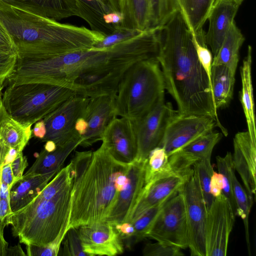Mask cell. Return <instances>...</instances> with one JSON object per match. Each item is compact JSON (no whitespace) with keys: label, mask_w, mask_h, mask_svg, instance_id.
I'll return each instance as SVG.
<instances>
[{"label":"cell","mask_w":256,"mask_h":256,"mask_svg":"<svg viewBox=\"0 0 256 256\" xmlns=\"http://www.w3.org/2000/svg\"><path fill=\"white\" fill-rule=\"evenodd\" d=\"M164 204L150 208L132 223L134 228L132 238L134 244L138 243L147 238V234L154 221Z\"/></svg>","instance_id":"obj_36"},{"label":"cell","mask_w":256,"mask_h":256,"mask_svg":"<svg viewBox=\"0 0 256 256\" xmlns=\"http://www.w3.org/2000/svg\"><path fill=\"white\" fill-rule=\"evenodd\" d=\"M223 188L222 176L220 172L214 171L210 182V192L212 195L216 198L222 194Z\"/></svg>","instance_id":"obj_45"},{"label":"cell","mask_w":256,"mask_h":256,"mask_svg":"<svg viewBox=\"0 0 256 256\" xmlns=\"http://www.w3.org/2000/svg\"><path fill=\"white\" fill-rule=\"evenodd\" d=\"M193 166V176L201 192L208 210L214 198L210 192V182L214 169L210 159H204L196 162Z\"/></svg>","instance_id":"obj_33"},{"label":"cell","mask_w":256,"mask_h":256,"mask_svg":"<svg viewBox=\"0 0 256 256\" xmlns=\"http://www.w3.org/2000/svg\"><path fill=\"white\" fill-rule=\"evenodd\" d=\"M19 153L16 149L8 148L5 156L4 165L11 163Z\"/></svg>","instance_id":"obj_53"},{"label":"cell","mask_w":256,"mask_h":256,"mask_svg":"<svg viewBox=\"0 0 256 256\" xmlns=\"http://www.w3.org/2000/svg\"><path fill=\"white\" fill-rule=\"evenodd\" d=\"M214 0H178L180 10L194 36H197L204 31L203 26Z\"/></svg>","instance_id":"obj_30"},{"label":"cell","mask_w":256,"mask_h":256,"mask_svg":"<svg viewBox=\"0 0 256 256\" xmlns=\"http://www.w3.org/2000/svg\"><path fill=\"white\" fill-rule=\"evenodd\" d=\"M116 94L102 95L90 98L82 116L87 122L86 132L81 137L80 146L86 148L102 140V134L115 117Z\"/></svg>","instance_id":"obj_18"},{"label":"cell","mask_w":256,"mask_h":256,"mask_svg":"<svg viewBox=\"0 0 256 256\" xmlns=\"http://www.w3.org/2000/svg\"><path fill=\"white\" fill-rule=\"evenodd\" d=\"M90 98L76 94L69 98L43 120L46 134L43 142L52 140L56 146H62L81 138L75 129L77 120L80 118Z\"/></svg>","instance_id":"obj_9"},{"label":"cell","mask_w":256,"mask_h":256,"mask_svg":"<svg viewBox=\"0 0 256 256\" xmlns=\"http://www.w3.org/2000/svg\"><path fill=\"white\" fill-rule=\"evenodd\" d=\"M222 136L221 132L212 130L172 154L169 156L172 168L178 170L189 168L200 160L210 159L214 147Z\"/></svg>","instance_id":"obj_22"},{"label":"cell","mask_w":256,"mask_h":256,"mask_svg":"<svg viewBox=\"0 0 256 256\" xmlns=\"http://www.w3.org/2000/svg\"><path fill=\"white\" fill-rule=\"evenodd\" d=\"M0 26L18 58L44 60L92 48L106 36L84 26L62 24L0 2Z\"/></svg>","instance_id":"obj_2"},{"label":"cell","mask_w":256,"mask_h":256,"mask_svg":"<svg viewBox=\"0 0 256 256\" xmlns=\"http://www.w3.org/2000/svg\"><path fill=\"white\" fill-rule=\"evenodd\" d=\"M0 182L10 188L16 182L11 167V163L3 166L0 174Z\"/></svg>","instance_id":"obj_48"},{"label":"cell","mask_w":256,"mask_h":256,"mask_svg":"<svg viewBox=\"0 0 256 256\" xmlns=\"http://www.w3.org/2000/svg\"><path fill=\"white\" fill-rule=\"evenodd\" d=\"M66 234H60L50 244L46 246L26 245V256H56L60 252V246Z\"/></svg>","instance_id":"obj_41"},{"label":"cell","mask_w":256,"mask_h":256,"mask_svg":"<svg viewBox=\"0 0 256 256\" xmlns=\"http://www.w3.org/2000/svg\"><path fill=\"white\" fill-rule=\"evenodd\" d=\"M232 155L234 170L240 176L249 196L255 198L256 190V141L248 131L237 132L233 139Z\"/></svg>","instance_id":"obj_19"},{"label":"cell","mask_w":256,"mask_h":256,"mask_svg":"<svg viewBox=\"0 0 256 256\" xmlns=\"http://www.w3.org/2000/svg\"><path fill=\"white\" fill-rule=\"evenodd\" d=\"M146 160H135L128 165L126 173L128 181L118 192L106 220L114 226L126 221L138 201L145 184Z\"/></svg>","instance_id":"obj_17"},{"label":"cell","mask_w":256,"mask_h":256,"mask_svg":"<svg viewBox=\"0 0 256 256\" xmlns=\"http://www.w3.org/2000/svg\"><path fill=\"white\" fill-rule=\"evenodd\" d=\"M178 113L170 102L163 100L142 118L132 120L137 143L135 160H145L160 143L168 124Z\"/></svg>","instance_id":"obj_10"},{"label":"cell","mask_w":256,"mask_h":256,"mask_svg":"<svg viewBox=\"0 0 256 256\" xmlns=\"http://www.w3.org/2000/svg\"><path fill=\"white\" fill-rule=\"evenodd\" d=\"M217 126L211 117L178 113L168 124L158 146L162 148L168 156L184 148Z\"/></svg>","instance_id":"obj_11"},{"label":"cell","mask_w":256,"mask_h":256,"mask_svg":"<svg viewBox=\"0 0 256 256\" xmlns=\"http://www.w3.org/2000/svg\"><path fill=\"white\" fill-rule=\"evenodd\" d=\"M185 200L189 245L192 256H206L207 210L193 174L182 190Z\"/></svg>","instance_id":"obj_14"},{"label":"cell","mask_w":256,"mask_h":256,"mask_svg":"<svg viewBox=\"0 0 256 256\" xmlns=\"http://www.w3.org/2000/svg\"><path fill=\"white\" fill-rule=\"evenodd\" d=\"M233 191L236 204V216H240L243 220L248 250L249 254L250 255L248 218L253 200L249 196L236 176H234L233 180Z\"/></svg>","instance_id":"obj_32"},{"label":"cell","mask_w":256,"mask_h":256,"mask_svg":"<svg viewBox=\"0 0 256 256\" xmlns=\"http://www.w3.org/2000/svg\"><path fill=\"white\" fill-rule=\"evenodd\" d=\"M114 226L122 240H128L132 238L134 232L132 224L129 222H124Z\"/></svg>","instance_id":"obj_47"},{"label":"cell","mask_w":256,"mask_h":256,"mask_svg":"<svg viewBox=\"0 0 256 256\" xmlns=\"http://www.w3.org/2000/svg\"><path fill=\"white\" fill-rule=\"evenodd\" d=\"M0 2L56 21L72 16L80 17L76 0H0Z\"/></svg>","instance_id":"obj_21"},{"label":"cell","mask_w":256,"mask_h":256,"mask_svg":"<svg viewBox=\"0 0 256 256\" xmlns=\"http://www.w3.org/2000/svg\"><path fill=\"white\" fill-rule=\"evenodd\" d=\"M72 184L52 198L39 194L26 206L13 212L8 220L13 236L26 245L46 246L66 234L70 216Z\"/></svg>","instance_id":"obj_4"},{"label":"cell","mask_w":256,"mask_h":256,"mask_svg":"<svg viewBox=\"0 0 256 256\" xmlns=\"http://www.w3.org/2000/svg\"><path fill=\"white\" fill-rule=\"evenodd\" d=\"M0 52L17 54V49L9 34L0 26Z\"/></svg>","instance_id":"obj_44"},{"label":"cell","mask_w":256,"mask_h":256,"mask_svg":"<svg viewBox=\"0 0 256 256\" xmlns=\"http://www.w3.org/2000/svg\"><path fill=\"white\" fill-rule=\"evenodd\" d=\"M2 86L0 84V99L2 96Z\"/></svg>","instance_id":"obj_58"},{"label":"cell","mask_w":256,"mask_h":256,"mask_svg":"<svg viewBox=\"0 0 256 256\" xmlns=\"http://www.w3.org/2000/svg\"><path fill=\"white\" fill-rule=\"evenodd\" d=\"M56 174L24 176L16 182L10 190V204L13 212L29 204L46 186Z\"/></svg>","instance_id":"obj_23"},{"label":"cell","mask_w":256,"mask_h":256,"mask_svg":"<svg viewBox=\"0 0 256 256\" xmlns=\"http://www.w3.org/2000/svg\"><path fill=\"white\" fill-rule=\"evenodd\" d=\"M235 74L224 65L212 66V91L217 110L227 106L230 103L232 98Z\"/></svg>","instance_id":"obj_29"},{"label":"cell","mask_w":256,"mask_h":256,"mask_svg":"<svg viewBox=\"0 0 256 256\" xmlns=\"http://www.w3.org/2000/svg\"><path fill=\"white\" fill-rule=\"evenodd\" d=\"M26 256L20 244L8 248L6 256Z\"/></svg>","instance_id":"obj_52"},{"label":"cell","mask_w":256,"mask_h":256,"mask_svg":"<svg viewBox=\"0 0 256 256\" xmlns=\"http://www.w3.org/2000/svg\"><path fill=\"white\" fill-rule=\"evenodd\" d=\"M235 214L227 198L222 194L214 198L207 212L206 256H226Z\"/></svg>","instance_id":"obj_13"},{"label":"cell","mask_w":256,"mask_h":256,"mask_svg":"<svg viewBox=\"0 0 256 256\" xmlns=\"http://www.w3.org/2000/svg\"><path fill=\"white\" fill-rule=\"evenodd\" d=\"M8 148L4 144L2 140L0 138V178L2 169L4 166L5 156Z\"/></svg>","instance_id":"obj_54"},{"label":"cell","mask_w":256,"mask_h":256,"mask_svg":"<svg viewBox=\"0 0 256 256\" xmlns=\"http://www.w3.org/2000/svg\"><path fill=\"white\" fill-rule=\"evenodd\" d=\"M144 256H182L184 253L180 248L158 242L148 243L142 250Z\"/></svg>","instance_id":"obj_40"},{"label":"cell","mask_w":256,"mask_h":256,"mask_svg":"<svg viewBox=\"0 0 256 256\" xmlns=\"http://www.w3.org/2000/svg\"><path fill=\"white\" fill-rule=\"evenodd\" d=\"M44 146V149L48 152H51L54 151L57 148L56 144L52 140H48L46 142Z\"/></svg>","instance_id":"obj_56"},{"label":"cell","mask_w":256,"mask_h":256,"mask_svg":"<svg viewBox=\"0 0 256 256\" xmlns=\"http://www.w3.org/2000/svg\"><path fill=\"white\" fill-rule=\"evenodd\" d=\"M78 230L87 256H114L124 252L123 240L115 226L108 220L82 226Z\"/></svg>","instance_id":"obj_15"},{"label":"cell","mask_w":256,"mask_h":256,"mask_svg":"<svg viewBox=\"0 0 256 256\" xmlns=\"http://www.w3.org/2000/svg\"><path fill=\"white\" fill-rule=\"evenodd\" d=\"M252 47L248 46L246 56L240 68L242 90L240 100L245 115L248 131L251 138L256 141V120L252 76Z\"/></svg>","instance_id":"obj_25"},{"label":"cell","mask_w":256,"mask_h":256,"mask_svg":"<svg viewBox=\"0 0 256 256\" xmlns=\"http://www.w3.org/2000/svg\"><path fill=\"white\" fill-rule=\"evenodd\" d=\"M28 166L26 157L23 156L22 152H20L11 162V167L16 182L22 178L23 172Z\"/></svg>","instance_id":"obj_43"},{"label":"cell","mask_w":256,"mask_h":256,"mask_svg":"<svg viewBox=\"0 0 256 256\" xmlns=\"http://www.w3.org/2000/svg\"><path fill=\"white\" fill-rule=\"evenodd\" d=\"M150 28L162 26L180 10L178 0H150Z\"/></svg>","instance_id":"obj_35"},{"label":"cell","mask_w":256,"mask_h":256,"mask_svg":"<svg viewBox=\"0 0 256 256\" xmlns=\"http://www.w3.org/2000/svg\"><path fill=\"white\" fill-rule=\"evenodd\" d=\"M2 106V98H1L0 99V112H1Z\"/></svg>","instance_id":"obj_59"},{"label":"cell","mask_w":256,"mask_h":256,"mask_svg":"<svg viewBox=\"0 0 256 256\" xmlns=\"http://www.w3.org/2000/svg\"><path fill=\"white\" fill-rule=\"evenodd\" d=\"M4 226L0 223V256H6L8 243L4 236Z\"/></svg>","instance_id":"obj_50"},{"label":"cell","mask_w":256,"mask_h":256,"mask_svg":"<svg viewBox=\"0 0 256 256\" xmlns=\"http://www.w3.org/2000/svg\"><path fill=\"white\" fill-rule=\"evenodd\" d=\"M18 60L17 54L0 52V84L8 78L13 72Z\"/></svg>","instance_id":"obj_42"},{"label":"cell","mask_w":256,"mask_h":256,"mask_svg":"<svg viewBox=\"0 0 256 256\" xmlns=\"http://www.w3.org/2000/svg\"><path fill=\"white\" fill-rule=\"evenodd\" d=\"M166 90L178 106V113L210 116L222 133L209 78L197 56L192 34L179 10L162 27L157 56Z\"/></svg>","instance_id":"obj_1"},{"label":"cell","mask_w":256,"mask_h":256,"mask_svg":"<svg viewBox=\"0 0 256 256\" xmlns=\"http://www.w3.org/2000/svg\"><path fill=\"white\" fill-rule=\"evenodd\" d=\"M71 210L67 230L108 218L120 192L117 180L129 164L116 161L103 144L95 151L76 152Z\"/></svg>","instance_id":"obj_3"},{"label":"cell","mask_w":256,"mask_h":256,"mask_svg":"<svg viewBox=\"0 0 256 256\" xmlns=\"http://www.w3.org/2000/svg\"><path fill=\"white\" fill-rule=\"evenodd\" d=\"M82 139L74 140L62 146H57L52 152L44 149L38 154L36 161L24 176L56 174L69 154L80 146Z\"/></svg>","instance_id":"obj_24"},{"label":"cell","mask_w":256,"mask_h":256,"mask_svg":"<svg viewBox=\"0 0 256 256\" xmlns=\"http://www.w3.org/2000/svg\"><path fill=\"white\" fill-rule=\"evenodd\" d=\"M116 2L123 18L120 27L140 31L150 28V0H116Z\"/></svg>","instance_id":"obj_26"},{"label":"cell","mask_w":256,"mask_h":256,"mask_svg":"<svg viewBox=\"0 0 256 256\" xmlns=\"http://www.w3.org/2000/svg\"><path fill=\"white\" fill-rule=\"evenodd\" d=\"M240 5L232 0H214L208 15L204 41L213 56L218 53Z\"/></svg>","instance_id":"obj_20"},{"label":"cell","mask_w":256,"mask_h":256,"mask_svg":"<svg viewBox=\"0 0 256 256\" xmlns=\"http://www.w3.org/2000/svg\"><path fill=\"white\" fill-rule=\"evenodd\" d=\"M108 6L109 7L111 12H118V8L116 2V0H104Z\"/></svg>","instance_id":"obj_55"},{"label":"cell","mask_w":256,"mask_h":256,"mask_svg":"<svg viewBox=\"0 0 256 256\" xmlns=\"http://www.w3.org/2000/svg\"><path fill=\"white\" fill-rule=\"evenodd\" d=\"M88 124L86 121L82 117L78 118L75 124V129L80 138L86 132Z\"/></svg>","instance_id":"obj_51"},{"label":"cell","mask_w":256,"mask_h":256,"mask_svg":"<svg viewBox=\"0 0 256 256\" xmlns=\"http://www.w3.org/2000/svg\"><path fill=\"white\" fill-rule=\"evenodd\" d=\"M234 0L237 3H238V4H240L242 3V2L244 0Z\"/></svg>","instance_id":"obj_57"},{"label":"cell","mask_w":256,"mask_h":256,"mask_svg":"<svg viewBox=\"0 0 256 256\" xmlns=\"http://www.w3.org/2000/svg\"><path fill=\"white\" fill-rule=\"evenodd\" d=\"M173 170L166 152L162 148L158 146L150 152L146 160L145 184Z\"/></svg>","instance_id":"obj_31"},{"label":"cell","mask_w":256,"mask_h":256,"mask_svg":"<svg viewBox=\"0 0 256 256\" xmlns=\"http://www.w3.org/2000/svg\"><path fill=\"white\" fill-rule=\"evenodd\" d=\"M216 162L218 172L222 176V194L229 202L236 216V204L233 191V180L236 175L231 152H227L224 156H217Z\"/></svg>","instance_id":"obj_34"},{"label":"cell","mask_w":256,"mask_h":256,"mask_svg":"<svg viewBox=\"0 0 256 256\" xmlns=\"http://www.w3.org/2000/svg\"><path fill=\"white\" fill-rule=\"evenodd\" d=\"M165 90L157 58L134 64L120 82L115 100L116 116L132 120L142 118L164 100Z\"/></svg>","instance_id":"obj_6"},{"label":"cell","mask_w":256,"mask_h":256,"mask_svg":"<svg viewBox=\"0 0 256 256\" xmlns=\"http://www.w3.org/2000/svg\"><path fill=\"white\" fill-rule=\"evenodd\" d=\"M108 59L106 48H93L44 60L18 58L8 80L10 84L39 82L74 90L78 78L104 68Z\"/></svg>","instance_id":"obj_5"},{"label":"cell","mask_w":256,"mask_h":256,"mask_svg":"<svg viewBox=\"0 0 256 256\" xmlns=\"http://www.w3.org/2000/svg\"><path fill=\"white\" fill-rule=\"evenodd\" d=\"M32 134L35 137L41 140L44 137L46 134V128L43 119L35 123L32 130Z\"/></svg>","instance_id":"obj_49"},{"label":"cell","mask_w":256,"mask_h":256,"mask_svg":"<svg viewBox=\"0 0 256 256\" xmlns=\"http://www.w3.org/2000/svg\"><path fill=\"white\" fill-rule=\"evenodd\" d=\"M12 212L10 200L0 197V223L6 226L8 225V220Z\"/></svg>","instance_id":"obj_46"},{"label":"cell","mask_w":256,"mask_h":256,"mask_svg":"<svg viewBox=\"0 0 256 256\" xmlns=\"http://www.w3.org/2000/svg\"><path fill=\"white\" fill-rule=\"evenodd\" d=\"M62 255L69 256H86L83 251L78 228L68 229L64 238Z\"/></svg>","instance_id":"obj_38"},{"label":"cell","mask_w":256,"mask_h":256,"mask_svg":"<svg viewBox=\"0 0 256 256\" xmlns=\"http://www.w3.org/2000/svg\"><path fill=\"white\" fill-rule=\"evenodd\" d=\"M244 40V36L234 21L218 53L213 56L212 66L224 65L236 73L239 61L240 50Z\"/></svg>","instance_id":"obj_28"},{"label":"cell","mask_w":256,"mask_h":256,"mask_svg":"<svg viewBox=\"0 0 256 256\" xmlns=\"http://www.w3.org/2000/svg\"><path fill=\"white\" fill-rule=\"evenodd\" d=\"M76 94L75 90L56 85L10 84L2 101L10 116L24 125L32 126Z\"/></svg>","instance_id":"obj_7"},{"label":"cell","mask_w":256,"mask_h":256,"mask_svg":"<svg viewBox=\"0 0 256 256\" xmlns=\"http://www.w3.org/2000/svg\"><path fill=\"white\" fill-rule=\"evenodd\" d=\"M147 238L181 250L188 248L186 204L182 191L164 204L154 221Z\"/></svg>","instance_id":"obj_8"},{"label":"cell","mask_w":256,"mask_h":256,"mask_svg":"<svg viewBox=\"0 0 256 256\" xmlns=\"http://www.w3.org/2000/svg\"><path fill=\"white\" fill-rule=\"evenodd\" d=\"M32 135V126L24 125L8 115L2 103L0 114V138L8 148L18 152L28 142Z\"/></svg>","instance_id":"obj_27"},{"label":"cell","mask_w":256,"mask_h":256,"mask_svg":"<svg viewBox=\"0 0 256 256\" xmlns=\"http://www.w3.org/2000/svg\"><path fill=\"white\" fill-rule=\"evenodd\" d=\"M141 32L137 30L117 27L112 34L106 36L102 41L96 44L92 48L97 50L107 48L132 38Z\"/></svg>","instance_id":"obj_39"},{"label":"cell","mask_w":256,"mask_h":256,"mask_svg":"<svg viewBox=\"0 0 256 256\" xmlns=\"http://www.w3.org/2000/svg\"><path fill=\"white\" fill-rule=\"evenodd\" d=\"M193 174L192 168L172 172L146 184L125 222H133L150 208L166 202L180 192Z\"/></svg>","instance_id":"obj_12"},{"label":"cell","mask_w":256,"mask_h":256,"mask_svg":"<svg viewBox=\"0 0 256 256\" xmlns=\"http://www.w3.org/2000/svg\"><path fill=\"white\" fill-rule=\"evenodd\" d=\"M102 144L116 161L130 164L137 155V143L132 120L114 118L108 125L102 138Z\"/></svg>","instance_id":"obj_16"},{"label":"cell","mask_w":256,"mask_h":256,"mask_svg":"<svg viewBox=\"0 0 256 256\" xmlns=\"http://www.w3.org/2000/svg\"><path fill=\"white\" fill-rule=\"evenodd\" d=\"M80 13V18L86 22H91L99 18L108 10L104 0H76Z\"/></svg>","instance_id":"obj_37"}]
</instances>
